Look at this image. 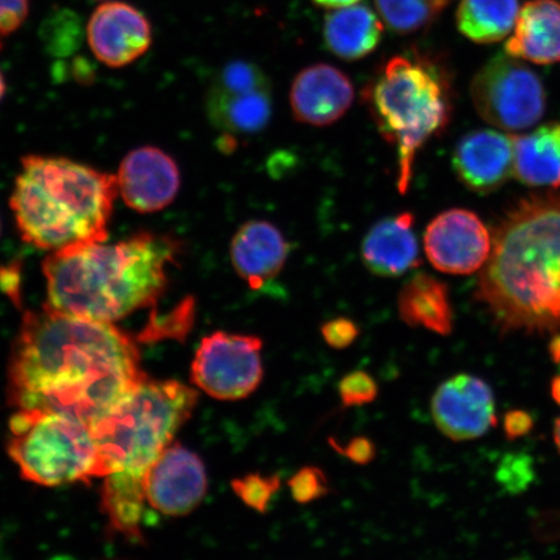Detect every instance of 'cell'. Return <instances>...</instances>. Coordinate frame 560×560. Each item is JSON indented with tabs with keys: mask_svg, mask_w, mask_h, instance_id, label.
<instances>
[{
	"mask_svg": "<svg viewBox=\"0 0 560 560\" xmlns=\"http://www.w3.org/2000/svg\"><path fill=\"white\" fill-rule=\"evenodd\" d=\"M144 375L129 334L44 305L23 314L7 395L18 410L61 412L90 425Z\"/></svg>",
	"mask_w": 560,
	"mask_h": 560,
	"instance_id": "6da1fadb",
	"label": "cell"
},
{
	"mask_svg": "<svg viewBox=\"0 0 560 560\" xmlns=\"http://www.w3.org/2000/svg\"><path fill=\"white\" fill-rule=\"evenodd\" d=\"M475 299L502 332H560V195L525 196L501 217Z\"/></svg>",
	"mask_w": 560,
	"mask_h": 560,
	"instance_id": "7a4b0ae2",
	"label": "cell"
},
{
	"mask_svg": "<svg viewBox=\"0 0 560 560\" xmlns=\"http://www.w3.org/2000/svg\"><path fill=\"white\" fill-rule=\"evenodd\" d=\"M182 243L142 231L116 244L93 243L51 252L42 269L46 306L74 317L115 325L155 305L170 284Z\"/></svg>",
	"mask_w": 560,
	"mask_h": 560,
	"instance_id": "3957f363",
	"label": "cell"
},
{
	"mask_svg": "<svg viewBox=\"0 0 560 560\" xmlns=\"http://www.w3.org/2000/svg\"><path fill=\"white\" fill-rule=\"evenodd\" d=\"M21 165L10 207L25 243L56 252L108 241L116 175L65 158L30 155Z\"/></svg>",
	"mask_w": 560,
	"mask_h": 560,
	"instance_id": "277c9868",
	"label": "cell"
},
{
	"mask_svg": "<svg viewBox=\"0 0 560 560\" xmlns=\"http://www.w3.org/2000/svg\"><path fill=\"white\" fill-rule=\"evenodd\" d=\"M451 82L429 56L396 55L384 62L362 96L385 142L398 160L397 188L409 191L418 152L440 136L452 116Z\"/></svg>",
	"mask_w": 560,
	"mask_h": 560,
	"instance_id": "5b68a950",
	"label": "cell"
},
{
	"mask_svg": "<svg viewBox=\"0 0 560 560\" xmlns=\"http://www.w3.org/2000/svg\"><path fill=\"white\" fill-rule=\"evenodd\" d=\"M198 401L199 392L190 385L150 380L145 374L90 424L97 453L95 478L124 474L144 479Z\"/></svg>",
	"mask_w": 560,
	"mask_h": 560,
	"instance_id": "8992f818",
	"label": "cell"
},
{
	"mask_svg": "<svg viewBox=\"0 0 560 560\" xmlns=\"http://www.w3.org/2000/svg\"><path fill=\"white\" fill-rule=\"evenodd\" d=\"M7 451L26 480L59 487L95 478L97 453L90 425L61 412L23 409L10 420Z\"/></svg>",
	"mask_w": 560,
	"mask_h": 560,
	"instance_id": "52a82bcc",
	"label": "cell"
},
{
	"mask_svg": "<svg viewBox=\"0 0 560 560\" xmlns=\"http://www.w3.org/2000/svg\"><path fill=\"white\" fill-rule=\"evenodd\" d=\"M471 96L482 120L502 130L529 129L545 115L540 77L508 54L495 56L476 73Z\"/></svg>",
	"mask_w": 560,
	"mask_h": 560,
	"instance_id": "ba28073f",
	"label": "cell"
},
{
	"mask_svg": "<svg viewBox=\"0 0 560 560\" xmlns=\"http://www.w3.org/2000/svg\"><path fill=\"white\" fill-rule=\"evenodd\" d=\"M264 340L256 335L215 331L196 350L191 382L220 401H241L261 387Z\"/></svg>",
	"mask_w": 560,
	"mask_h": 560,
	"instance_id": "9c48e42d",
	"label": "cell"
},
{
	"mask_svg": "<svg viewBox=\"0 0 560 560\" xmlns=\"http://www.w3.org/2000/svg\"><path fill=\"white\" fill-rule=\"evenodd\" d=\"M209 121L226 136H254L269 125L271 83L252 62H230L215 77L207 96Z\"/></svg>",
	"mask_w": 560,
	"mask_h": 560,
	"instance_id": "30bf717a",
	"label": "cell"
},
{
	"mask_svg": "<svg viewBox=\"0 0 560 560\" xmlns=\"http://www.w3.org/2000/svg\"><path fill=\"white\" fill-rule=\"evenodd\" d=\"M427 258L433 268L452 276L481 270L492 250V234L471 210L453 208L440 213L424 233Z\"/></svg>",
	"mask_w": 560,
	"mask_h": 560,
	"instance_id": "8fae6325",
	"label": "cell"
},
{
	"mask_svg": "<svg viewBox=\"0 0 560 560\" xmlns=\"http://www.w3.org/2000/svg\"><path fill=\"white\" fill-rule=\"evenodd\" d=\"M431 416L436 429L455 443L480 439L497 424L493 390L479 376L447 377L433 392Z\"/></svg>",
	"mask_w": 560,
	"mask_h": 560,
	"instance_id": "7c38bea8",
	"label": "cell"
},
{
	"mask_svg": "<svg viewBox=\"0 0 560 560\" xmlns=\"http://www.w3.org/2000/svg\"><path fill=\"white\" fill-rule=\"evenodd\" d=\"M207 492L205 462L180 444L167 446L144 476L145 501L165 515L191 514Z\"/></svg>",
	"mask_w": 560,
	"mask_h": 560,
	"instance_id": "4fadbf2b",
	"label": "cell"
},
{
	"mask_svg": "<svg viewBox=\"0 0 560 560\" xmlns=\"http://www.w3.org/2000/svg\"><path fill=\"white\" fill-rule=\"evenodd\" d=\"M88 40L97 60L110 68H121L149 51L152 26L136 7L105 2L89 20Z\"/></svg>",
	"mask_w": 560,
	"mask_h": 560,
	"instance_id": "5bb4252c",
	"label": "cell"
},
{
	"mask_svg": "<svg viewBox=\"0 0 560 560\" xmlns=\"http://www.w3.org/2000/svg\"><path fill=\"white\" fill-rule=\"evenodd\" d=\"M118 195L131 209L153 213L170 207L180 187L179 167L164 151L140 147L118 167Z\"/></svg>",
	"mask_w": 560,
	"mask_h": 560,
	"instance_id": "9a60e30c",
	"label": "cell"
},
{
	"mask_svg": "<svg viewBox=\"0 0 560 560\" xmlns=\"http://www.w3.org/2000/svg\"><path fill=\"white\" fill-rule=\"evenodd\" d=\"M452 164L468 190L494 192L514 175V137L490 129L468 132L455 144Z\"/></svg>",
	"mask_w": 560,
	"mask_h": 560,
	"instance_id": "2e32d148",
	"label": "cell"
},
{
	"mask_svg": "<svg viewBox=\"0 0 560 560\" xmlns=\"http://www.w3.org/2000/svg\"><path fill=\"white\" fill-rule=\"evenodd\" d=\"M354 100V89L340 69L328 65L307 67L293 80L290 103L301 124L328 126L340 120Z\"/></svg>",
	"mask_w": 560,
	"mask_h": 560,
	"instance_id": "e0dca14e",
	"label": "cell"
},
{
	"mask_svg": "<svg viewBox=\"0 0 560 560\" xmlns=\"http://www.w3.org/2000/svg\"><path fill=\"white\" fill-rule=\"evenodd\" d=\"M290 248L282 231L271 222L252 220L231 241V264L250 290L261 291L283 270Z\"/></svg>",
	"mask_w": 560,
	"mask_h": 560,
	"instance_id": "ac0fdd59",
	"label": "cell"
},
{
	"mask_svg": "<svg viewBox=\"0 0 560 560\" xmlns=\"http://www.w3.org/2000/svg\"><path fill=\"white\" fill-rule=\"evenodd\" d=\"M415 220L410 212H402L371 228L362 243V260L373 275L401 277L422 264L417 235L412 230Z\"/></svg>",
	"mask_w": 560,
	"mask_h": 560,
	"instance_id": "d6986e66",
	"label": "cell"
},
{
	"mask_svg": "<svg viewBox=\"0 0 560 560\" xmlns=\"http://www.w3.org/2000/svg\"><path fill=\"white\" fill-rule=\"evenodd\" d=\"M513 58L550 66L560 61V3L557 0H532L517 18L506 44Z\"/></svg>",
	"mask_w": 560,
	"mask_h": 560,
	"instance_id": "ffe728a7",
	"label": "cell"
},
{
	"mask_svg": "<svg viewBox=\"0 0 560 560\" xmlns=\"http://www.w3.org/2000/svg\"><path fill=\"white\" fill-rule=\"evenodd\" d=\"M397 307L405 325L440 336L453 332L450 287L429 272L418 271L406 280L398 293Z\"/></svg>",
	"mask_w": 560,
	"mask_h": 560,
	"instance_id": "44dd1931",
	"label": "cell"
},
{
	"mask_svg": "<svg viewBox=\"0 0 560 560\" xmlns=\"http://www.w3.org/2000/svg\"><path fill=\"white\" fill-rule=\"evenodd\" d=\"M383 25L368 5L353 4L328 13L325 44L334 55L348 61L366 58L380 46Z\"/></svg>",
	"mask_w": 560,
	"mask_h": 560,
	"instance_id": "7402d4cb",
	"label": "cell"
},
{
	"mask_svg": "<svg viewBox=\"0 0 560 560\" xmlns=\"http://www.w3.org/2000/svg\"><path fill=\"white\" fill-rule=\"evenodd\" d=\"M514 174L530 187L560 188V122L514 137Z\"/></svg>",
	"mask_w": 560,
	"mask_h": 560,
	"instance_id": "603a6c76",
	"label": "cell"
},
{
	"mask_svg": "<svg viewBox=\"0 0 560 560\" xmlns=\"http://www.w3.org/2000/svg\"><path fill=\"white\" fill-rule=\"evenodd\" d=\"M520 13V0H460L457 26L476 44H495L513 33Z\"/></svg>",
	"mask_w": 560,
	"mask_h": 560,
	"instance_id": "cb8c5ba5",
	"label": "cell"
},
{
	"mask_svg": "<svg viewBox=\"0 0 560 560\" xmlns=\"http://www.w3.org/2000/svg\"><path fill=\"white\" fill-rule=\"evenodd\" d=\"M102 502L112 529L131 537L139 536L145 502L144 479L124 474L105 476Z\"/></svg>",
	"mask_w": 560,
	"mask_h": 560,
	"instance_id": "d4e9b609",
	"label": "cell"
},
{
	"mask_svg": "<svg viewBox=\"0 0 560 560\" xmlns=\"http://www.w3.org/2000/svg\"><path fill=\"white\" fill-rule=\"evenodd\" d=\"M451 0H375L385 25L398 34L425 30L446 9Z\"/></svg>",
	"mask_w": 560,
	"mask_h": 560,
	"instance_id": "484cf974",
	"label": "cell"
},
{
	"mask_svg": "<svg viewBox=\"0 0 560 560\" xmlns=\"http://www.w3.org/2000/svg\"><path fill=\"white\" fill-rule=\"evenodd\" d=\"M231 488L245 506L257 514H268L272 500L282 488L279 474L249 472L231 481Z\"/></svg>",
	"mask_w": 560,
	"mask_h": 560,
	"instance_id": "4316f807",
	"label": "cell"
},
{
	"mask_svg": "<svg viewBox=\"0 0 560 560\" xmlns=\"http://www.w3.org/2000/svg\"><path fill=\"white\" fill-rule=\"evenodd\" d=\"M287 486L290 488L293 501L300 505H310L331 493L330 480L326 472L314 465L299 468L287 481Z\"/></svg>",
	"mask_w": 560,
	"mask_h": 560,
	"instance_id": "83f0119b",
	"label": "cell"
},
{
	"mask_svg": "<svg viewBox=\"0 0 560 560\" xmlns=\"http://www.w3.org/2000/svg\"><path fill=\"white\" fill-rule=\"evenodd\" d=\"M338 395L342 408H362L376 401L380 385L368 371L355 370L341 377Z\"/></svg>",
	"mask_w": 560,
	"mask_h": 560,
	"instance_id": "f1b7e54d",
	"label": "cell"
},
{
	"mask_svg": "<svg viewBox=\"0 0 560 560\" xmlns=\"http://www.w3.org/2000/svg\"><path fill=\"white\" fill-rule=\"evenodd\" d=\"M499 468V480L510 490L521 492L534 479V468L527 455H508Z\"/></svg>",
	"mask_w": 560,
	"mask_h": 560,
	"instance_id": "f546056e",
	"label": "cell"
},
{
	"mask_svg": "<svg viewBox=\"0 0 560 560\" xmlns=\"http://www.w3.org/2000/svg\"><path fill=\"white\" fill-rule=\"evenodd\" d=\"M322 338L326 345L336 350L347 349L354 345L359 338L361 330L354 320L339 317L326 322L320 327Z\"/></svg>",
	"mask_w": 560,
	"mask_h": 560,
	"instance_id": "4dcf8cb0",
	"label": "cell"
},
{
	"mask_svg": "<svg viewBox=\"0 0 560 560\" xmlns=\"http://www.w3.org/2000/svg\"><path fill=\"white\" fill-rule=\"evenodd\" d=\"M328 445L357 466H368L373 464L376 458V445L374 440L368 436L352 438L346 444H340L338 440L330 438L328 439Z\"/></svg>",
	"mask_w": 560,
	"mask_h": 560,
	"instance_id": "1f68e13d",
	"label": "cell"
},
{
	"mask_svg": "<svg viewBox=\"0 0 560 560\" xmlns=\"http://www.w3.org/2000/svg\"><path fill=\"white\" fill-rule=\"evenodd\" d=\"M30 15V0H0V37L18 32Z\"/></svg>",
	"mask_w": 560,
	"mask_h": 560,
	"instance_id": "d6a6232c",
	"label": "cell"
},
{
	"mask_svg": "<svg viewBox=\"0 0 560 560\" xmlns=\"http://www.w3.org/2000/svg\"><path fill=\"white\" fill-rule=\"evenodd\" d=\"M534 418L524 410L510 411L503 419V430L510 440L528 435L534 430Z\"/></svg>",
	"mask_w": 560,
	"mask_h": 560,
	"instance_id": "836d02e7",
	"label": "cell"
},
{
	"mask_svg": "<svg viewBox=\"0 0 560 560\" xmlns=\"http://www.w3.org/2000/svg\"><path fill=\"white\" fill-rule=\"evenodd\" d=\"M313 2L320 7H326V9L339 10L359 3L360 0H313Z\"/></svg>",
	"mask_w": 560,
	"mask_h": 560,
	"instance_id": "e575fe53",
	"label": "cell"
},
{
	"mask_svg": "<svg viewBox=\"0 0 560 560\" xmlns=\"http://www.w3.org/2000/svg\"><path fill=\"white\" fill-rule=\"evenodd\" d=\"M551 360L560 365V332L555 335L549 346Z\"/></svg>",
	"mask_w": 560,
	"mask_h": 560,
	"instance_id": "d590c367",
	"label": "cell"
},
{
	"mask_svg": "<svg viewBox=\"0 0 560 560\" xmlns=\"http://www.w3.org/2000/svg\"><path fill=\"white\" fill-rule=\"evenodd\" d=\"M550 392L552 400L560 405V375L556 376L555 380L551 381Z\"/></svg>",
	"mask_w": 560,
	"mask_h": 560,
	"instance_id": "8d00e7d4",
	"label": "cell"
},
{
	"mask_svg": "<svg viewBox=\"0 0 560 560\" xmlns=\"http://www.w3.org/2000/svg\"><path fill=\"white\" fill-rule=\"evenodd\" d=\"M555 441L560 453V417L556 420L555 424Z\"/></svg>",
	"mask_w": 560,
	"mask_h": 560,
	"instance_id": "74e56055",
	"label": "cell"
},
{
	"mask_svg": "<svg viewBox=\"0 0 560 560\" xmlns=\"http://www.w3.org/2000/svg\"><path fill=\"white\" fill-rule=\"evenodd\" d=\"M4 94H5V81H4L2 70H0V102H2Z\"/></svg>",
	"mask_w": 560,
	"mask_h": 560,
	"instance_id": "f35d334b",
	"label": "cell"
},
{
	"mask_svg": "<svg viewBox=\"0 0 560 560\" xmlns=\"http://www.w3.org/2000/svg\"><path fill=\"white\" fill-rule=\"evenodd\" d=\"M51 560H74V559L68 558V557H59V558H55V559H51Z\"/></svg>",
	"mask_w": 560,
	"mask_h": 560,
	"instance_id": "ab89813d",
	"label": "cell"
}]
</instances>
